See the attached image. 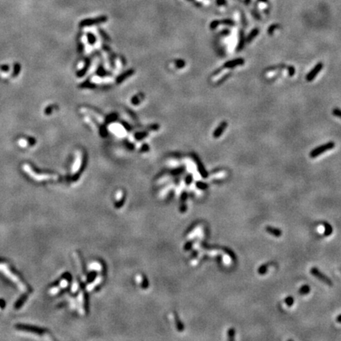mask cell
Returning <instances> with one entry per match:
<instances>
[{
	"instance_id": "3957f363",
	"label": "cell",
	"mask_w": 341,
	"mask_h": 341,
	"mask_svg": "<svg viewBox=\"0 0 341 341\" xmlns=\"http://www.w3.org/2000/svg\"><path fill=\"white\" fill-rule=\"evenodd\" d=\"M23 170H24L25 172H26L31 178H33V179L36 180V181L45 180L51 178V176L50 177V175H47V174H37V173H36V172L29 167V165H28V164H24V165H23Z\"/></svg>"
},
{
	"instance_id": "6da1fadb",
	"label": "cell",
	"mask_w": 341,
	"mask_h": 341,
	"mask_svg": "<svg viewBox=\"0 0 341 341\" xmlns=\"http://www.w3.org/2000/svg\"><path fill=\"white\" fill-rule=\"evenodd\" d=\"M0 272L3 273L12 282L15 283L16 285L18 287V288H20L22 291H24L25 293L28 291V288H27L26 284L21 280L20 277L16 273H14V271L11 270V268H10V266L7 264L0 262Z\"/></svg>"
},
{
	"instance_id": "e0dca14e",
	"label": "cell",
	"mask_w": 341,
	"mask_h": 341,
	"mask_svg": "<svg viewBox=\"0 0 341 341\" xmlns=\"http://www.w3.org/2000/svg\"><path fill=\"white\" fill-rule=\"evenodd\" d=\"M278 28V26L276 25H271L270 28H268V34H272V33H273V31H274V29L275 28Z\"/></svg>"
},
{
	"instance_id": "7c38bea8",
	"label": "cell",
	"mask_w": 341,
	"mask_h": 341,
	"mask_svg": "<svg viewBox=\"0 0 341 341\" xmlns=\"http://www.w3.org/2000/svg\"><path fill=\"white\" fill-rule=\"evenodd\" d=\"M26 297H27V295H25L22 296V298H20V299H19V300H18V302H17V303H16L15 308L18 309V308H20L21 306H22V305H23V303H25V299H26Z\"/></svg>"
},
{
	"instance_id": "30bf717a",
	"label": "cell",
	"mask_w": 341,
	"mask_h": 341,
	"mask_svg": "<svg viewBox=\"0 0 341 341\" xmlns=\"http://www.w3.org/2000/svg\"><path fill=\"white\" fill-rule=\"evenodd\" d=\"M310 288L308 285H304L300 288L299 294L302 295H307L310 292Z\"/></svg>"
},
{
	"instance_id": "ffe728a7",
	"label": "cell",
	"mask_w": 341,
	"mask_h": 341,
	"mask_svg": "<svg viewBox=\"0 0 341 341\" xmlns=\"http://www.w3.org/2000/svg\"><path fill=\"white\" fill-rule=\"evenodd\" d=\"M4 305H5L4 302H3V301H1V302H0V311L2 310V309H3V307L4 306Z\"/></svg>"
},
{
	"instance_id": "5bb4252c",
	"label": "cell",
	"mask_w": 341,
	"mask_h": 341,
	"mask_svg": "<svg viewBox=\"0 0 341 341\" xmlns=\"http://www.w3.org/2000/svg\"><path fill=\"white\" fill-rule=\"evenodd\" d=\"M285 303L288 306H291L294 303V298H292V297L289 296V297H288V298L285 299Z\"/></svg>"
},
{
	"instance_id": "52a82bcc",
	"label": "cell",
	"mask_w": 341,
	"mask_h": 341,
	"mask_svg": "<svg viewBox=\"0 0 341 341\" xmlns=\"http://www.w3.org/2000/svg\"><path fill=\"white\" fill-rule=\"evenodd\" d=\"M227 123L226 122H221V123L220 124V126L217 127V129L214 131L213 136H214L215 137H219L220 136H221L223 133H224V131L225 130V129L227 128Z\"/></svg>"
},
{
	"instance_id": "7a4b0ae2",
	"label": "cell",
	"mask_w": 341,
	"mask_h": 341,
	"mask_svg": "<svg viewBox=\"0 0 341 341\" xmlns=\"http://www.w3.org/2000/svg\"><path fill=\"white\" fill-rule=\"evenodd\" d=\"M334 147H335V144H334L333 142H328V143H326V144L322 145L321 146H319L318 147V148H316V149H313V151L310 152V157H312V158H315V157H318V156H320V155L324 153V152H325L326 151L331 150V149H333Z\"/></svg>"
},
{
	"instance_id": "8992f818",
	"label": "cell",
	"mask_w": 341,
	"mask_h": 341,
	"mask_svg": "<svg viewBox=\"0 0 341 341\" xmlns=\"http://www.w3.org/2000/svg\"><path fill=\"white\" fill-rule=\"evenodd\" d=\"M244 64V59L243 58H236L234 60L228 61L224 64L225 68H233L237 66H240V65H243Z\"/></svg>"
},
{
	"instance_id": "44dd1931",
	"label": "cell",
	"mask_w": 341,
	"mask_h": 341,
	"mask_svg": "<svg viewBox=\"0 0 341 341\" xmlns=\"http://www.w3.org/2000/svg\"><path fill=\"white\" fill-rule=\"evenodd\" d=\"M336 320H337V321H338V322H341V315L339 316Z\"/></svg>"
},
{
	"instance_id": "ac0fdd59",
	"label": "cell",
	"mask_w": 341,
	"mask_h": 341,
	"mask_svg": "<svg viewBox=\"0 0 341 341\" xmlns=\"http://www.w3.org/2000/svg\"><path fill=\"white\" fill-rule=\"evenodd\" d=\"M18 144L20 145L21 147H25L26 146V145H27V142H26V141L24 140V139H21L20 141L18 142Z\"/></svg>"
},
{
	"instance_id": "9a60e30c",
	"label": "cell",
	"mask_w": 341,
	"mask_h": 341,
	"mask_svg": "<svg viewBox=\"0 0 341 341\" xmlns=\"http://www.w3.org/2000/svg\"><path fill=\"white\" fill-rule=\"evenodd\" d=\"M235 329H233V328H231V329H230V330L228 331V336H229V340H234V339H235Z\"/></svg>"
},
{
	"instance_id": "277c9868",
	"label": "cell",
	"mask_w": 341,
	"mask_h": 341,
	"mask_svg": "<svg viewBox=\"0 0 341 341\" xmlns=\"http://www.w3.org/2000/svg\"><path fill=\"white\" fill-rule=\"evenodd\" d=\"M310 273L313 276H315L316 278H318L319 280L322 281L323 283L328 286H332V282L331 280L328 277H327L325 275H324L323 273H321L320 271L317 268H312L310 270Z\"/></svg>"
},
{
	"instance_id": "9c48e42d",
	"label": "cell",
	"mask_w": 341,
	"mask_h": 341,
	"mask_svg": "<svg viewBox=\"0 0 341 341\" xmlns=\"http://www.w3.org/2000/svg\"><path fill=\"white\" fill-rule=\"evenodd\" d=\"M258 34V29H257V28L253 29V30L251 31V33L248 35L247 38L246 39V42H250V41H253V40L254 39V37H255Z\"/></svg>"
},
{
	"instance_id": "ba28073f",
	"label": "cell",
	"mask_w": 341,
	"mask_h": 341,
	"mask_svg": "<svg viewBox=\"0 0 341 341\" xmlns=\"http://www.w3.org/2000/svg\"><path fill=\"white\" fill-rule=\"evenodd\" d=\"M265 230H266L267 232H268L270 235H273V236H275V237H280L281 235H282V231L280 229H278V228H275V227L268 226V227H266Z\"/></svg>"
},
{
	"instance_id": "4fadbf2b",
	"label": "cell",
	"mask_w": 341,
	"mask_h": 341,
	"mask_svg": "<svg viewBox=\"0 0 341 341\" xmlns=\"http://www.w3.org/2000/svg\"><path fill=\"white\" fill-rule=\"evenodd\" d=\"M267 268H268V266L267 265H262V266H261L260 268H258V273L259 274H261V275H263V274H265L266 273V272H267Z\"/></svg>"
},
{
	"instance_id": "5b68a950",
	"label": "cell",
	"mask_w": 341,
	"mask_h": 341,
	"mask_svg": "<svg viewBox=\"0 0 341 341\" xmlns=\"http://www.w3.org/2000/svg\"><path fill=\"white\" fill-rule=\"evenodd\" d=\"M323 63H318L317 65H316L313 68V70L310 72V73H307V75H306V80L308 81H313V79L315 78L316 77H317V75L319 73H320V71L322 70V68H323Z\"/></svg>"
},
{
	"instance_id": "7402d4cb",
	"label": "cell",
	"mask_w": 341,
	"mask_h": 341,
	"mask_svg": "<svg viewBox=\"0 0 341 341\" xmlns=\"http://www.w3.org/2000/svg\"><path fill=\"white\" fill-rule=\"evenodd\" d=\"M259 1H263V2H265V1H266V0H259Z\"/></svg>"
},
{
	"instance_id": "d6986e66",
	"label": "cell",
	"mask_w": 341,
	"mask_h": 341,
	"mask_svg": "<svg viewBox=\"0 0 341 341\" xmlns=\"http://www.w3.org/2000/svg\"><path fill=\"white\" fill-rule=\"evenodd\" d=\"M289 74H290V76H293L294 73H295V68L294 67H292V66H290V67H289Z\"/></svg>"
},
{
	"instance_id": "8fae6325",
	"label": "cell",
	"mask_w": 341,
	"mask_h": 341,
	"mask_svg": "<svg viewBox=\"0 0 341 341\" xmlns=\"http://www.w3.org/2000/svg\"><path fill=\"white\" fill-rule=\"evenodd\" d=\"M325 235H326V236L330 235L332 234V227L329 224H325Z\"/></svg>"
},
{
	"instance_id": "2e32d148",
	"label": "cell",
	"mask_w": 341,
	"mask_h": 341,
	"mask_svg": "<svg viewBox=\"0 0 341 341\" xmlns=\"http://www.w3.org/2000/svg\"><path fill=\"white\" fill-rule=\"evenodd\" d=\"M332 114H333L335 116H337V117H339V118H341V110H340V109H338V108L333 109V111H332Z\"/></svg>"
}]
</instances>
